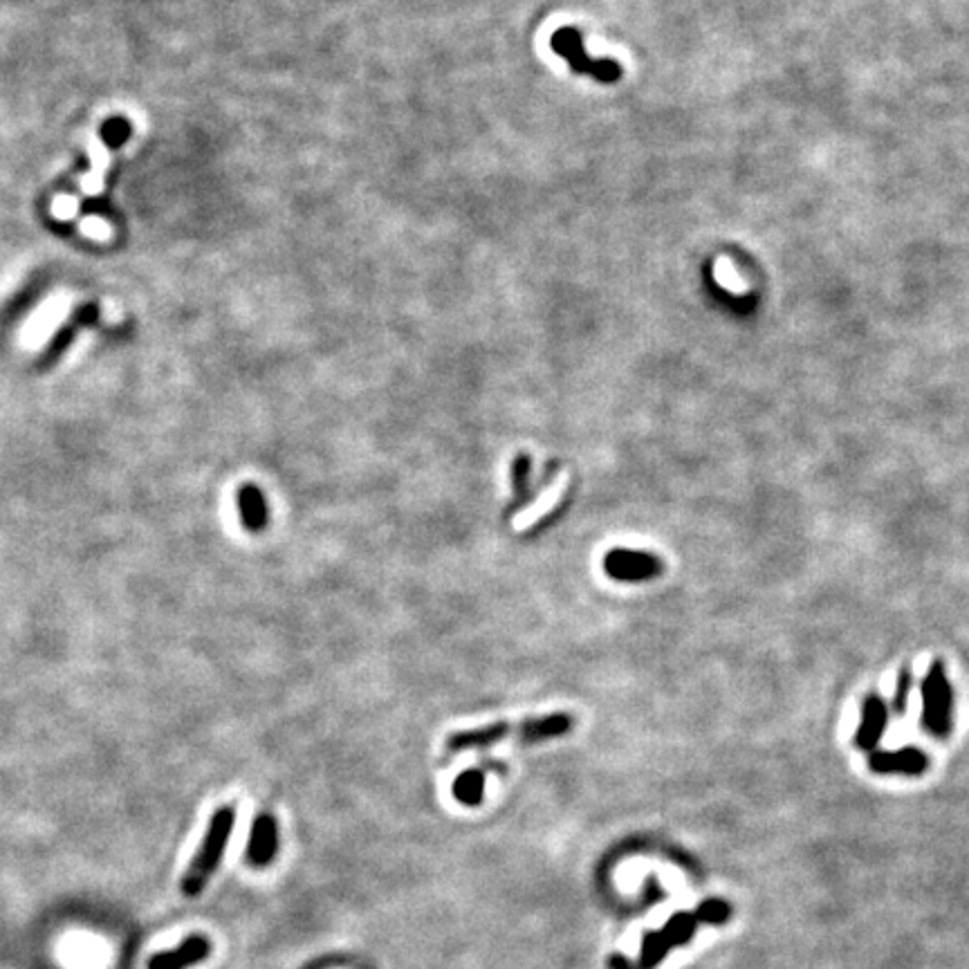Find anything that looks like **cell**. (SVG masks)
<instances>
[{
  "label": "cell",
  "mask_w": 969,
  "mask_h": 969,
  "mask_svg": "<svg viewBox=\"0 0 969 969\" xmlns=\"http://www.w3.org/2000/svg\"><path fill=\"white\" fill-rule=\"evenodd\" d=\"M454 799L460 801L463 806H481L485 799V772L483 770H465L463 774H458V779L454 781Z\"/></svg>",
  "instance_id": "obj_12"
},
{
  "label": "cell",
  "mask_w": 969,
  "mask_h": 969,
  "mask_svg": "<svg viewBox=\"0 0 969 969\" xmlns=\"http://www.w3.org/2000/svg\"><path fill=\"white\" fill-rule=\"evenodd\" d=\"M909 691H911V671L902 669L900 676H898V685H895V694H893V709L898 714H902L904 709H907Z\"/></svg>",
  "instance_id": "obj_15"
},
{
  "label": "cell",
  "mask_w": 969,
  "mask_h": 969,
  "mask_svg": "<svg viewBox=\"0 0 969 969\" xmlns=\"http://www.w3.org/2000/svg\"><path fill=\"white\" fill-rule=\"evenodd\" d=\"M696 927H698V920H696L694 913H687V911L673 913L667 925H664L662 929L649 931V934L644 936L638 967L640 969H653L655 965L662 961L664 956L671 952V947L687 945L689 940L694 938Z\"/></svg>",
  "instance_id": "obj_5"
},
{
  "label": "cell",
  "mask_w": 969,
  "mask_h": 969,
  "mask_svg": "<svg viewBox=\"0 0 969 969\" xmlns=\"http://www.w3.org/2000/svg\"><path fill=\"white\" fill-rule=\"evenodd\" d=\"M77 209H79V202L75 198H70V196H61L57 202H54V207H52L54 216L61 218V220L75 216Z\"/></svg>",
  "instance_id": "obj_16"
},
{
  "label": "cell",
  "mask_w": 969,
  "mask_h": 969,
  "mask_svg": "<svg viewBox=\"0 0 969 969\" xmlns=\"http://www.w3.org/2000/svg\"><path fill=\"white\" fill-rule=\"evenodd\" d=\"M694 916L698 922H707V925H725L729 916H732V907L725 900L712 898L700 904Z\"/></svg>",
  "instance_id": "obj_13"
},
{
  "label": "cell",
  "mask_w": 969,
  "mask_h": 969,
  "mask_svg": "<svg viewBox=\"0 0 969 969\" xmlns=\"http://www.w3.org/2000/svg\"><path fill=\"white\" fill-rule=\"evenodd\" d=\"M889 725V707L880 696H866L862 707V721L855 732V745L864 752H875Z\"/></svg>",
  "instance_id": "obj_10"
},
{
  "label": "cell",
  "mask_w": 969,
  "mask_h": 969,
  "mask_svg": "<svg viewBox=\"0 0 969 969\" xmlns=\"http://www.w3.org/2000/svg\"><path fill=\"white\" fill-rule=\"evenodd\" d=\"M81 232L86 236H92V238H106L110 234V227L104 223V220L88 218V220H83Z\"/></svg>",
  "instance_id": "obj_17"
},
{
  "label": "cell",
  "mask_w": 969,
  "mask_h": 969,
  "mask_svg": "<svg viewBox=\"0 0 969 969\" xmlns=\"http://www.w3.org/2000/svg\"><path fill=\"white\" fill-rule=\"evenodd\" d=\"M106 137L110 144H122L128 137V124L119 122V119L117 122H110V126L106 128Z\"/></svg>",
  "instance_id": "obj_18"
},
{
  "label": "cell",
  "mask_w": 969,
  "mask_h": 969,
  "mask_svg": "<svg viewBox=\"0 0 969 969\" xmlns=\"http://www.w3.org/2000/svg\"><path fill=\"white\" fill-rule=\"evenodd\" d=\"M552 50L568 61L575 75H588L599 83H615L622 77L620 63L613 59H590L584 50V39L577 27H561L550 39Z\"/></svg>",
  "instance_id": "obj_4"
},
{
  "label": "cell",
  "mask_w": 969,
  "mask_h": 969,
  "mask_svg": "<svg viewBox=\"0 0 969 969\" xmlns=\"http://www.w3.org/2000/svg\"><path fill=\"white\" fill-rule=\"evenodd\" d=\"M238 512H241V521L245 525V530L249 532H261L267 528V501L261 489L252 483H245L238 489Z\"/></svg>",
  "instance_id": "obj_11"
},
{
  "label": "cell",
  "mask_w": 969,
  "mask_h": 969,
  "mask_svg": "<svg viewBox=\"0 0 969 969\" xmlns=\"http://www.w3.org/2000/svg\"><path fill=\"white\" fill-rule=\"evenodd\" d=\"M922 725L938 738L947 736L954 727V689L940 660L931 662L922 680Z\"/></svg>",
  "instance_id": "obj_3"
},
{
  "label": "cell",
  "mask_w": 969,
  "mask_h": 969,
  "mask_svg": "<svg viewBox=\"0 0 969 969\" xmlns=\"http://www.w3.org/2000/svg\"><path fill=\"white\" fill-rule=\"evenodd\" d=\"M234 826H236V806H223L211 815L205 839H202L198 853L193 855V862L189 864V869L184 873L180 884V889L187 898H198V895L205 891L211 875L216 873L220 862H223V855L227 851L229 837L234 833Z\"/></svg>",
  "instance_id": "obj_2"
},
{
  "label": "cell",
  "mask_w": 969,
  "mask_h": 969,
  "mask_svg": "<svg viewBox=\"0 0 969 969\" xmlns=\"http://www.w3.org/2000/svg\"><path fill=\"white\" fill-rule=\"evenodd\" d=\"M530 467H532L530 456L519 454V456L514 458V465H512V487H514V496L516 498H523L525 494H528Z\"/></svg>",
  "instance_id": "obj_14"
},
{
  "label": "cell",
  "mask_w": 969,
  "mask_h": 969,
  "mask_svg": "<svg viewBox=\"0 0 969 969\" xmlns=\"http://www.w3.org/2000/svg\"><path fill=\"white\" fill-rule=\"evenodd\" d=\"M279 853V828H276V819L272 815H258L249 830V842H247V864L256 866V869H263V866L272 864V860Z\"/></svg>",
  "instance_id": "obj_8"
},
{
  "label": "cell",
  "mask_w": 969,
  "mask_h": 969,
  "mask_svg": "<svg viewBox=\"0 0 969 969\" xmlns=\"http://www.w3.org/2000/svg\"><path fill=\"white\" fill-rule=\"evenodd\" d=\"M662 570H664V564L653 555V552L615 548L611 552H606L604 557V572L615 581L640 584V581L660 577Z\"/></svg>",
  "instance_id": "obj_6"
},
{
  "label": "cell",
  "mask_w": 969,
  "mask_h": 969,
  "mask_svg": "<svg viewBox=\"0 0 969 969\" xmlns=\"http://www.w3.org/2000/svg\"><path fill=\"white\" fill-rule=\"evenodd\" d=\"M211 954V943L207 936L193 934L184 938L178 947L169 952L155 954L149 961V969H189L193 965L205 963Z\"/></svg>",
  "instance_id": "obj_9"
},
{
  "label": "cell",
  "mask_w": 969,
  "mask_h": 969,
  "mask_svg": "<svg viewBox=\"0 0 969 969\" xmlns=\"http://www.w3.org/2000/svg\"><path fill=\"white\" fill-rule=\"evenodd\" d=\"M869 768L878 774H909V777H918V774H922L929 768V759L925 752L918 750V747L880 750V752H871Z\"/></svg>",
  "instance_id": "obj_7"
},
{
  "label": "cell",
  "mask_w": 969,
  "mask_h": 969,
  "mask_svg": "<svg viewBox=\"0 0 969 969\" xmlns=\"http://www.w3.org/2000/svg\"><path fill=\"white\" fill-rule=\"evenodd\" d=\"M575 721L566 712L546 714V716H530L523 721H501L489 723L472 729H460L447 736V750L463 752L474 750V747H489L503 741H519V743H543L552 738L566 736Z\"/></svg>",
  "instance_id": "obj_1"
}]
</instances>
